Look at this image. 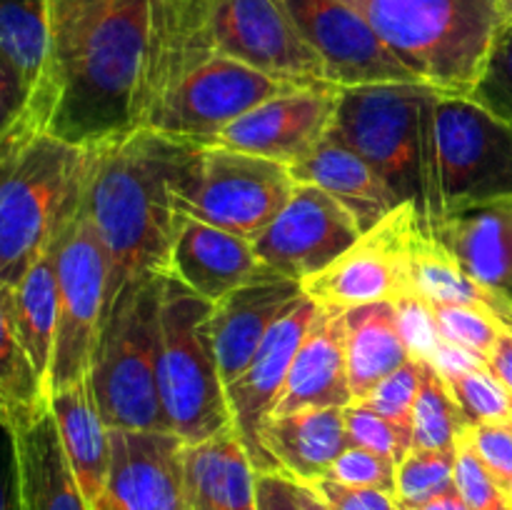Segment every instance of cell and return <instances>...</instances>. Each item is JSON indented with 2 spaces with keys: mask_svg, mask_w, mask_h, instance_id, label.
<instances>
[{
  "mask_svg": "<svg viewBox=\"0 0 512 510\" xmlns=\"http://www.w3.org/2000/svg\"><path fill=\"white\" fill-rule=\"evenodd\" d=\"M163 275L128 280L105 310L90 383L110 430L170 433L158 388Z\"/></svg>",
  "mask_w": 512,
  "mask_h": 510,
  "instance_id": "obj_7",
  "label": "cell"
},
{
  "mask_svg": "<svg viewBox=\"0 0 512 510\" xmlns=\"http://www.w3.org/2000/svg\"><path fill=\"white\" fill-rule=\"evenodd\" d=\"M20 510H90L48 410L15 428Z\"/></svg>",
  "mask_w": 512,
  "mask_h": 510,
  "instance_id": "obj_25",
  "label": "cell"
},
{
  "mask_svg": "<svg viewBox=\"0 0 512 510\" xmlns=\"http://www.w3.org/2000/svg\"><path fill=\"white\" fill-rule=\"evenodd\" d=\"M213 303L163 275L158 388L170 433L185 445L233 428L210 333Z\"/></svg>",
  "mask_w": 512,
  "mask_h": 510,
  "instance_id": "obj_9",
  "label": "cell"
},
{
  "mask_svg": "<svg viewBox=\"0 0 512 510\" xmlns=\"http://www.w3.org/2000/svg\"><path fill=\"white\" fill-rule=\"evenodd\" d=\"M0 510H20L15 428L0 418Z\"/></svg>",
  "mask_w": 512,
  "mask_h": 510,
  "instance_id": "obj_46",
  "label": "cell"
},
{
  "mask_svg": "<svg viewBox=\"0 0 512 510\" xmlns=\"http://www.w3.org/2000/svg\"><path fill=\"white\" fill-rule=\"evenodd\" d=\"M455 488L468 510H512V500L485 470L468 443H458L455 458Z\"/></svg>",
  "mask_w": 512,
  "mask_h": 510,
  "instance_id": "obj_42",
  "label": "cell"
},
{
  "mask_svg": "<svg viewBox=\"0 0 512 510\" xmlns=\"http://www.w3.org/2000/svg\"><path fill=\"white\" fill-rule=\"evenodd\" d=\"M303 298L300 283L273 278L243 285L225 298L215 300L210 313V333H213L215 358L225 385L248 368L270 330Z\"/></svg>",
  "mask_w": 512,
  "mask_h": 510,
  "instance_id": "obj_20",
  "label": "cell"
},
{
  "mask_svg": "<svg viewBox=\"0 0 512 510\" xmlns=\"http://www.w3.org/2000/svg\"><path fill=\"white\" fill-rule=\"evenodd\" d=\"M48 405L75 480L93 508L110 470V428L95 400L93 383L85 378L68 388L53 390Z\"/></svg>",
  "mask_w": 512,
  "mask_h": 510,
  "instance_id": "obj_27",
  "label": "cell"
},
{
  "mask_svg": "<svg viewBox=\"0 0 512 510\" xmlns=\"http://www.w3.org/2000/svg\"><path fill=\"white\" fill-rule=\"evenodd\" d=\"M500 15H503V23L512 25V0H500Z\"/></svg>",
  "mask_w": 512,
  "mask_h": 510,
  "instance_id": "obj_52",
  "label": "cell"
},
{
  "mask_svg": "<svg viewBox=\"0 0 512 510\" xmlns=\"http://www.w3.org/2000/svg\"><path fill=\"white\" fill-rule=\"evenodd\" d=\"M425 225L413 203H400L363 230L358 240L328 268L300 283L305 298L318 308H358L413 293V238ZM428 228V225H425Z\"/></svg>",
  "mask_w": 512,
  "mask_h": 510,
  "instance_id": "obj_13",
  "label": "cell"
},
{
  "mask_svg": "<svg viewBox=\"0 0 512 510\" xmlns=\"http://www.w3.org/2000/svg\"><path fill=\"white\" fill-rule=\"evenodd\" d=\"M440 335L450 343L468 348L488 360L505 325L493 313L470 305H433Z\"/></svg>",
  "mask_w": 512,
  "mask_h": 510,
  "instance_id": "obj_39",
  "label": "cell"
},
{
  "mask_svg": "<svg viewBox=\"0 0 512 510\" xmlns=\"http://www.w3.org/2000/svg\"><path fill=\"white\" fill-rule=\"evenodd\" d=\"M353 403L345 353V320L340 308H318L290 363L283 395L273 415L310 408H345Z\"/></svg>",
  "mask_w": 512,
  "mask_h": 510,
  "instance_id": "obj_21",
  "label": "cell"
},
{
  "mask_svg": "<svg viewBox=\"0 0 512 510\" xmlns=\"http://www.w3.org/2000/svg\"><path fill=\"white\" fill-rule=\"evenodd\" d=\"M460 440L470 445L485 470L512 500V423H473L465 428Z\"/></svg>",
  "mask_w": 512,
  "mask_h": 510,
  "instance_id": "obj_43",
  "label": "cell"
},
{
  "mask_svg": "<svg viewBox=\"0 0 512 510\" xmlns=\"http://www.w3.org/2000/svg\"><path fill=\"white\" fill-rule=\"evenodd\" d=\"M318 305L310 298H303L280 323L270 330L265 343L250 360L248 368L225 385L230 420L238 440L243 443L255 473H280L270 455L263 448V425L275 413L285 380H288L290 363L308 333Z\"/></svg>",
  "mask_w": 512,
  "mask_h": 510,
  "instance_id": "obj_16",
  "label": "cell"
},
{
  "mask_svg": "<svg viewBox=\"0 0 512 510\" xmlns=\"http://www.w3.org/2000/svg\"><path fill=\"white\" fill-rule=\"evenodd\" d=\"M165 275L210 303L243 285L280 278L258 258L253 240L185 215H178Z\"/></svg>",
  "mask_w": 512,
  "mask_h": 510,
  "instance_id": "obj_19",
  "label": "cell"
},
{
  "mask_svg": "<svg viewBox=\"0 0 512 510\" xmlns=\"http://www.w3.org/2000/svg\"><path fill=\"white\" fill-rule=\"evenodd\" d=\"M328 478L343 485H353V488H373L390 495L398 493V463L373 453V450L358 448V445H348L340 453Z\"/></svg>",
  "mask_w": 512,
  "mask_h": 510,
  "instance_id": "obj_40",
  "label": "cell"
},
{
  "mask_svg": "<svg viewBox=\"0 0 512 510\" xmlns=\"http://www.w3.org/2000/svg\"><path fill=\"white\" fill-rule=\"evenodd\" d=\"M345 353H348L350 393L363 400L375 385L410 360L390 300L345 308Z\"/></svg>",
  "mask_w": 512,
  "mask_h": 510,
  "instance_id": "obj_28",
  "label": "cell"
},
{
  "mask_svg": "<svg viewBox=\"0 0 512 510\" xmlns=\"http://www.w3.org/2000/svg\"><path fill=\"white\" fill-rule=\"evenodd\" d=\"M363 235L358 218L315 185L298 183L285 208L253 240L258 258L280 278L303 283L328 268Z\"/></svg>",
  "mask_w": 512,
  "mask_h": 510,
  "instance_id": "obj_15",
  "label": "cell"
},
{
  "mask_svg": "<svg viewBox=\"0 0 512 510\" xmlns=\"http://www.w3.org/2000/svg\"><path fill=\"white\" fill-rule=\"evenodd\" d=\"M288 165L223 145H190L173 178L178 215L255 240L295 190Z\"/></svg>",
  "mask_w": 512,
  "mask_h": 510,
  "instance_id": "obj_10",
  "label": "cell"
},
{
  "mask_svg": "<svg viewBox=\"0 0 512 510\" xmlns=\"http://www.w3.org/2000/svg\"><path fill=\"white\" fill-rule=\"evenodd\" d=\"M455 458L458 450H410L398 463V503L420 505L455 488Z\"/></svg>",
  "mask_w": 512,
  "mask_h": 510,
  "instance_id": "obj_34",
  "label": "cell"
},
{
  "mask_svg": "<svg viewBox=\"0 0 512 510\" xmlns=\"http://www.w3.org/2000/svg\"><path fill=\"white\" fill-rule=\"evenodd\" d=\"M295 33L323 63L338 88L365 83H420L368 20L345 0H275Z\"/></svg>",
  "mask_w": 512,
  "mask_h": 510,
  "instance_id": "obj_14",
  "label": "cell"
},
{
  "mask_svg": "<svg viewBox=\"0 0 512 510\" xmlns=\"http://www.w3.org/2000/svg\"><path fill=\"white\" fill-rule=\"evenodd\" d=\"M255 510H300L298 483L283 473H258Z\"/></svg>",
  "mask_w": 512,
  "mask_h": 510,
  "instance_id": "obj_47",
  "label": "cell"
},
{
  "mask_svg": "<svg viewBox=\"0 0 512 510\" xmlns=\"http://www.w3.org/2000/svg\"><path fill=\"white\" fill-rule=\"evenodd\" d=\"M398 510H468V505H465L463 498H460L458 488H450L448 493L438 495V498H433V500H425V503H420V505H400L398 503Z\"/></svg>",
  "mask_w": 512,
  "mask_h": 510,
  "instance_id": "obj_50",
  "label": "cell"
},
{
  "mask_svg": "<svg viewBox=\"0 0 512 510\" xmlns=\"http://www.w3.org/2000/svg\"><path fill=\"white\" fill-rule=\"evenodd\" d=\"M468 418L450 393L443 375L425 363L423 385L413 410V448L458 450L460 438L468 428Z\"/></svg>",
  "mask_w": 512,
  "mask_h": 510,
  "instance_id": "obj_33",
  "label": "cell"
},
{
  "mask_svg": "<svg viewBox=\"0 0 512 510\" xmlns=\"http://www.w3.org/2000/svg\"><path fill=\"white\" fill-rule=\"evenodd\" d=\"M58 240V238H55ZM15 323L20 340L33 360L35 370L48 385L50 363L58 330V270H55V243L35 260L28 273L13 288ZM50 395V390H48Z\"/></svg>",
  "mask_w": 512,
  "mask_h": 510,
  "instance_id": "obj_30",
  "label": "cell"
},
{
  "mask_svg": "<svg viewBox=\"0 0 512 510\" xmlns=\"http://www.w3.org/2000/svg\"><path fill=\"white\" fill-rule=\"evenodd\" d=\"M488 370L512 393V333L503 330L488 355Z\"/></svg>",
  "mask_w": 512,
  "mask_h": 510,
  "instance_id": "obj_49",
  "label": "cell"
},
{
  "mask_svg": "<svg viewBox=\"0 0 512 510\" xmlns=\"http://www.w3.org/2000/svg\"><path fill=\"white\" fill-rule=\"evenodd\" d=\"M183 450L173 433L110 430V470L90 510H185Z\"/></svg>",
  "mask_w": 512,
  "mask_h": 510,
  "instance_id": "obj_18",
  "label": "cell"
},
{
  "mask_svg": "<svg viewBox=\"0 0 512 510\" xmlns=\"http://www.w3.org/2000/svg\"><path fill=\"white\" fill-rule=\"evenodd\" d=\"M330 510H398V498L383 490L353 488L338 480L323 478L313 485Z\"/></svg>",
  "mask_w": 512,
  "mask_h": 510,
  "instance_id": "obj_44",
  "label": "cell"
},
{
  "mask_svg": "<svg viewBox=\"0 0 512 510\" xmlns=\"http://www.w3.org/2000/svg\"><path fill=\"white\" fill-rule=\"evenodd\" d=\"M55 270L58 330L50 363V393L90 375L93 350L108 305V255L83 203L55 240Z\"/></svg>",
  "mask_w": 512,
  "mask_h": 510,
  "instance_id": "obj_12",
  "label": "cell"
},
{
  "mask_svg": "<svg viewBox=\"0 0 512 510\" xmlns=\"http://www.w3.org/2000/svg\"><path fill=\"white\" fill-rule=\"evenodd\" d=\"M48 398V385L20 340L13 288L0 283V418L18 428L48 410Z\"/></svg>",
  "mask_w": 512,
  "mask_h": 510,
  "instance_id": "obj_31",
  "label": "cell"
},
{
  "mask_svg": "<svg viewBox=\"0 0 512 510\" xmlns=\"http://www.w3.org/2000/svg\"><path fill=\"white\" fill-rule=\"evenodd\" d=\"M470 100L512 128V25H500Z\"/></svg>",
  "mask_w": 512,
  "mask_h": 510,
  "instance_id": "obj_36",
  "label": "cell"
},
{
  "mask_svg": "<svg viewBox=\"0 0 512 510\" xmlns=\"http://www.w3.org/2000/svg\"><path fill=\"white\" fill-rule=\"evenodd\" d=\"M345 430H348L350 445L373 450L385 458L400 460L413 450V428L395 420L383 418L373 410L363 408L358 403L345 405Z\"/></svg>",
  "mask_w": 512,
  "mask_h": 510,
  "instance_id": "obj_37",
  "label": "cell"
},
{
  "mask_svg": "<svg viewBox=\"0 0 512 510\" xmlns=\"http://www.w3.org/2000/svg\"><path fill=\"white\" fill-rule=\"evenodd\" d=\"M190 145L138 128L95 150L83 208L108 255V305L128 280L168 270L178 228L173 178Z\"/></svg>",
  "mask_w": 512,
  "mask_h": 510,
  "instance_id": "obj_2",
  "label": "cell"
},
{
  "mask_svg": "<svg viewBox=\"0 0 512 510\" xmlns=\"http://www.w3.org/2000/svg\"><path fill=\"white\" fill-rule=\"evenodd\" d=\"M430 233L465 273L500 293L512 290V195L473 205L440 220Z\"/></svg>",
  "mask_w": 512,
  "mask_h": 510,
  "instance_id": "obj_22",
  "label": "cell"
},
{
  "mask_svg": "<svg viewBox=\"0 0 512 510\" xmlns=\"http://www.w3.org/2000/svg\"><path fill=\"white\" fill-rule=\"evenodd\" d=\"M410 268L413 288L433 305H470L493 313L503 325L512 320L510 293L490 290L470 278L453 253L425 225L413 238Z\"/></svg>",
  "mask_w": 512,
  "mask_h": 510,
  "instance_id": "obj_29",
  "label": "cell"
},
{
  "mask_svg": "<svg viewBox=\"0 0 512 510\" xmlns=\"http://www.w3.org/2000/svg\"><path fill=\"white\" fill-rule=\"evenodd\" d=\"M395 315H398V328L405 340L410 358L415 360H430L438 350L440 335L438 318H435V308L430 300H425L418 290L405 293L393 300Z\"/></svg>",
  "mask_w": 512,
  "mask_h": 510,
  "instance_id": "obj_41",
  "label": "cell"
},
{
  "mask_svg": "<svg viewBox=\"0 0 512 510\" xmlns=\"http://www.w3.org/2000/svg\"><path fill=\"white\" fill-rule=\"evenodd\" d=\"M50 50V0H0V55L35 85Z\"/></svg>",
  "mask_w": 512,
  "mask_h": 510,
  "instance_id": "obj_32",
  "label": "cell"
},
{
  "mask_svg": "<svg viewBox=\"0 0 512 510\" xmlns=\"http://www.w3.org/2000/svg\"><path fill=\"white\" fill-rule=\"evenodd\" d=\"M150 28L285 80L328 83L275 0H153Z\"/></svg>",
  "mask_w": 512,
  "mask_h": 510,
  "instance_id": "obj_8",
  "label": "cell"
},
{
  "mask_svg": "<svg viewBox=\"0 0 512 510\" xmlns=\"http://www.w3.org/2000/svg\"><path fill=\"white\" fill-rule=\"evenodd\" d=\"M335 108L338 85H305L255 105L215 135L210 145L243 150L290 168L328 135Z\"/></svg>",
  "mask_w": 512,
  "mask_h": 510,
  "instance_id": "obj_17",
  "label": "cell"
},
{
  "mask_svg": "<svg viewBox=\"0 0 512 510\" xmlns=\"http://www.w3.org/2000/svg\"><path fill=\"white\" fill-rule=\"evenodd\" d=\"M512 195V128L465 95L435 103V203L430 230L448 215Z\"/></svg>",
  "mask_w": 512,
  "mask_h": 510,
  "instance_id": "obj_11",
  "label": "cell"
},
{
  "mask_svg": "<svg viewBox=\"0 0 512 510\" xmlns=\"http://www.w3.org/2000/svg\"><path fill=\"white\" fill-rule=\"evenodd\" d=\"M30 100H33L30 83L15 70L8 58L0 55V138L25 118V113L30 110Z\"/></svg>",
  "mask_w": 512,
  "mask_h": 510,
  "instance_id": "obj_45",
  "label": "cell"
},
{
  "mask_svg": "<svg viewBox=\"0 0 512 510\" xmlns=\"http://www.w3.org/2000/svg\"><path fill=\"white\" fill-rule=\"evenodd\" d=\"M468 423H512V393L488 368L445 378Z\"/></svg>",
  "mask_w": 512,
  "mask_h": 510,
  "instance_id": "obj_35",
  "label": "cell"
},
{
  "mask_svg": "<svg viewBox=\"0 0 512 510\" xmlns=\"http://www.w3.org/2000/svg\"><path fill=\"white\" fill-rule=\"evenodd\" d=\"M255 475L233 428L185 445V510H255Z\"/></svg>",
  "mask_w": 512,
  "mask_h": 510,
  "instance_id": "obj_26",
  "label": "cell"
},
{
  "mask_svg": "<svg viewBox=\"0 0 512 510\" xmlns=\"http://www.w3.org/2000/svg\"><path fill=\"white\" fill-rule=\"evenodd\" d=\"M390 53L420 80L450 95L478 83L503 25L500 0H345Z\"/></svg>",
  "mask_w": 512,
  "mask_h": 510,
  "instance_id": "obj_6",
  "label": "cell"
},
{
  "mask_svg": "<svg viewBox=\"0 0 512 510\" xmlns=\"http://www.w3.org/2000/svg\"><path fill=\"white\" fill-rule=\"evenodd\" d=\"M305 85L313 83L275 78L150 28L138 93V128L210 145L215 135L255 105Z\"/></svg>",
  "mask_w": 512,
  "mask_h": 510,
  "instance_id": "obj_3",
  "label": "cell"
},
{
  "mask_svg": "<svg viewBox=\"0 0 512 510\" xmlns=\"http://www.w3.org/2000/svg\"><path fill=\"white\" fill-rule=\"evenodd\" d=\"M153 0H50V50L30 118L98 150L138 130Z\"/></svg>",
  "mask_w": 512,
  "mask_h": 510,
  "instance_id": "obj_1",
  "label": "cell"
},
{
  "mask_svg": "<svg viewBox=\"0 0 512 510\" xmlns=\"http://www.w3.org/2000/svg\"><path fill=\"white\" fill-rule=\"evenodd\" d=\"M425 363L433 365L443 378H450V375H463L473 373V370L488 368V360L483 355L473 353L468 348H460V345L450 343V340H440L438 350L433 353V358L425 360Z\"/></svg>",
  "mask_w": 512,
  "mask_h": 510,
  "instance_id": "obj_48",
  "label": "cell"
},
{
  "mask_svg": "<svg viewBox=\"0 0 512 510\" xmlns=\"http://www.w3.org/2000/svg\"><path fill=\"white\" fill-rule=\"evenodd\" d=\"M95 150L65 143L30 113L0 138V283H20L83 203Z\"/></svg>",
  "mask_w": 512,
  "mask_h": 510,
  "instance_id": "obj_4",
  "label": "cell"
},
{
  "mask_svg": "<svg viewBox=\"0 0 512 510\" xmlns=\"http://www.w3.org/2000/svg\"><path fill=\"white\" fill-rule=\"evenodd\" d=\"M425 83L338 88L328 133L363 155L400 203H413L430 228L435 203V103Z\"/></svg>",
  "mask_w": 512,
  "mask_h": 510,
  "instance_id": "obj_5",
  "label": "cell"
},
{
  "mask_svg": "<svg viewBox=\"0 0 512 510\" xmlns=\"http://www.w3.org/2000/svg\"><path fill=\"white\" fill-rule=\"evenodd\" d=\"M260 440L280 473L300 485H315L328 478L333 463L350 445L345 408H310L290 415H270Z\"/></svg>",
  "mask_w": 512,
  "mask_h": 510,
  "instance_id": "obj_23",
  "label": "cell"
},
{
  "mask_svg": "<svg viewBox=\"0 0 512 510\" xmlns=\"http://www.w3.org/2000/svg\"><path fill=\"white\" fill-rule=\"evenodd\" d=\"M290 173L295 183L315 185L340 200L358 218L363 230L373 228L400 205L378 170L330 133L303 160L290 165Z\"/></svg>",
  "mask_w": 512,
  "mask_h": 510,
  "instance_id": "obj_24",
  "label": "cell"
},
{
  "mask_svg": "<svg viewBox=\"0 0 512 510\" xmlns=\"http://www.w3.org/2000/svg\"><path fill=\"white\" fill-rule=\"evenodd\" d=\"M298 503H300V510H330V505L320 498V493L313 488V485L298 483Z\"/></svg>",
  "mask_w": 512,
  "mask_h": 510,
  "instance_id": "obj_51",
  "label": "cell"
},
{
  "mask_svg": "<svg viewBox=\"0 0 512 510\" xmlns=\"http://www.w3.org/2000/svg\"><path fill=\"white\" fill-rule=\"evenodd\" d=\"M423 370L425 360L410 358L408 363L393 370L388 378L380 380L363 400H355V403L383 415V418H390L395 423H403L413 428V410L420 393V385H423Z\"/></svg>",
  "mask_w": 512,
  "mask_h": 510,
  "instance_id": "obj_38",
  "label": "cell"
}]
</instances>
